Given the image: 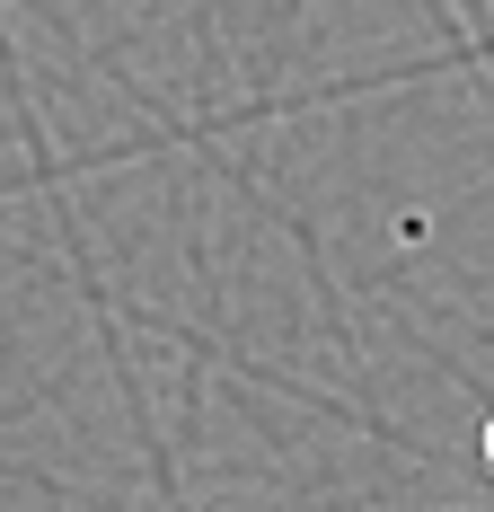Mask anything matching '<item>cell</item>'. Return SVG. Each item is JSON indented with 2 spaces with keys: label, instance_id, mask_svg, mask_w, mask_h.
<instances>
[{
  "label": "cell",
  "instance_id": "1",
  "mask_svg": "<svg viewBox=\"0 0 494 512\" xmlns=\"http://www.w3.org/2000/svg\"><path fill=\"white\" fill-rule=\"evenodd\" d=\"M477 460H486V495H494V415H486V433H477Z\"/></svg>",
  "mask_w": 494,
  "mask_h": 512
}]
</instances>
